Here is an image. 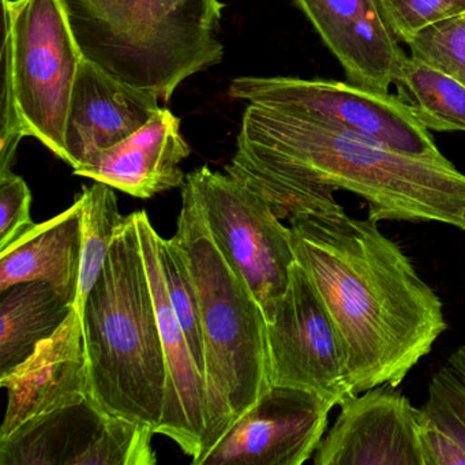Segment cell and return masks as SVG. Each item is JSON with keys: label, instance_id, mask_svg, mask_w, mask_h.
<instances>
[{"label": "cell", "instance_id": "6da1fadb", "mask_svg": "<svg viewBox=\"0 0 465 465\" xmlns=\"http://www.w3.org/2000/svg\"><path fill=\"white\" fill-rule=\"evenodd\" d=\"M288 223L296 261L347 351L353 391L399 388L448 328L440 296L372 217L348 216L334 203Z\"/></svg>", "mask_w": 465, "mask_h": 465}, {"label": "cell", "instance_id": "7a4b0ae2", "mask_svg": "<svg viewBox=\"0 0 465 465\" xmlns=\"http://www.w3.org/2000/svg\"><path fill=\"white\" fill-rule=\"evenodd\" d=\"M236 153L272 173L353 193L377 222L456 227L465 208V175L448 159L407 156L355 130L263 105H247Z\"/></svg>", "mask_w": 465, "mask_h": 465}, {"label": "cell", "instance_id": "3957f363", "mask_svg": "<svg viewBox=\"0 0 465 465\" xmlns=\"http://www.w3.org/2000/svg\"><path fill=\"white\" fill-rule=\"evenodd\" d=\"M94 404L127 420L162 423L167 361L134 213L116 230L80 312Z\"/></svg>", "mask_w": 465, "mask_h": 465}, {"label": "cell", "instance_id": "277c9868", "mask_svg": "<svg viewBox=\"0 0 465 465\" xmlns=\"http://www.w3.org/2000/svg\"><path fill=\"white\" fill-rule=\"evenodd\" d=\"M83 56L170 102L178 86L223 61L220 0H62Z\"/></svg>", "mask_w": 465, "mask_h": 465}, {"label": "cell", "instance_id": "5b68a950", "mask_svg": "<svg viewBox=\"0 0 465 465\" xmlns=\"http://www.w3.org/2000/svg\"><path fill=\"white\" fill-rule=\"evenodd\" d=\"M173 239L186 255L200 295L208 418L203 450L193 464L201 465L230 427L271 388L266 320L243 280L217 249L187 182Z\"/></svg>", "mask_w": 465, "mask_h": 465}, {"label": "cell", "instance_id": "8992f818", "mask_svg": "<svg viewBox=\"0 0 465 465\" xmlns=\"http://www.w3.org/2000/svg\"><path fill=\"white\" fill-rule=\"evenodd\" d=\"M0 173L12 171L23 138L59 159L73 86L84 56L62 0H4Z\"/></svg>", "mask_w": 465, "mask_h": 465}, {"label": "cell", "instance_id": "52a82bcc", "mask_svg": "<svg viewBox=\"0 0 465 465\" xmlns=\"http://www.w3.org/2000/svg\"><path fill=\"white\" fill-rule=\"evenodd\" d=\"M186 182L217 249L268 320L296 262L292 231L282 224L265 198L227 173L203 165L187 173Z\"/></svg>", "mask_w": 465, "mask_h": 465}, {"label": "cell", "instance_id": "ba28073f", "mask_svg": "<svg viewBox=\"0 0 465 465\" xmlns=\"http://www.w3.org/2000/svg\"><path fill=\"white\" fill-rule=\"evenodd\" d=\"M232 99L339 124L419 159L446 160L415 110L391 94L351 83L293 77H239L230 84Z\"/></svg>", "mask_w": 465, "mask_h": 465}, {"label": "cell", "instance_id": "9c48e42d", "mask_svg": "<svg viewBox=\"0 0 465 465\" xmlns=\"http://www.w3.org/2000/svg\"><path fill=\"white\" fill-rule=\"evenodd\" d=\"M266 341L271 385L312 391L334 407L355 393L339 331L298 261L266 320Z\"/></svg>", "mask_w": 465, "mask_h": 465}, {"label": "cell", "instance_id": "30bf717a", "mask_svg": "<svg viewBox=\"0 0 465 465\" xmlns=\"http://www.w3.org/2000/svg\"><path fill=\"white\" fill-rule=\"evenodd\" d=\"M153 427L110 415L89 397L0 440V465H153Z\"/></svg>", "mask_w": 465, "mask_h": 465}, {"label": "cell", "instance_id": "8fae6325", "mask_svg": "<svg viewBox=\"0 0 465 465\" xmlns=\"http://www.w3.org/2000/svg\"><path fill=\"white\" fill-rule=\"evenodd\" d=\"M314 453L317 465H427L426 413L394 386L351 393Z\"/></svg>", "mask_w": 465, "mask_h": 465}, {"label": "cell", "instance_id": "7c38bea8", "mask_svg": "<svg viewBox=\"0 0 465 465\" xmlns=\"http://www.w3.org/2000/svg\"><path fill=\"white\" fill-rule=\"evenodd\" d=\"M334 405L303 389L271 385L201 465H302L314 456Z\"/></svg>", "mask_w": 465, "mask_h": 465}, {"label": "cell", "instance_id": "4fadbf2b", "mask_svg": "<svg viewBox=\"0 0 465 465\" xmlns=\"http://www.w3.org/2000/svg\"><path fill=\"white\" fill-rule=\"evenodd\" d=\"M0 386L7 391L0 440L43 416L91 397L83 320L75 307L25 361L0 375Z\"/></svg>", "mask_w": 465, "mask_h": 465}, {"label": "cell", "instance_id": "5bb4252c", "mask_svg": "<svg viewBox=\"0 0 465 465\" xmlns=\"http://www.w3.org/2000/svg\"><path fill=\"white\" fill-rule=\"evenodd\" d=\"M134 217L167 361L164 413L156 434L167 435L195 460L203 450L208 418L205 378L193 358L186 334L168 296L157 250L159 233L145 211L134 212Z\"/></svg>", "mask_w": 465, "mask_h": 465}, {"label": "cell", "instance_id": "9a60e30c", "mask_svg": "<svg viewBox=\"0 0 465 465\" xmlns=\"http://www.w3.org/2000/svg\"><path fill=\"white\" fill-rule=\"evenodd\" d=\"M292 2L341 64L348 83L389 94L407 55L381 0Z\"/></svg>", "mask_w": 465, "mask_h": 465}, {"label": "cell", "instance_id": "2e32d148", "mask_svg": "<svg viewBox=\"0 0 465 465\" xmlns=\"http://www.w3.org/2000/svg\"><path fill=\"white\" fill-rule=\"evenodd\" d=\"M159 100L84 58L70 99L64 162L77 170L126 140L156 115Z\"/></svg>", "mask_w": 465, "mask_h": 465}, {"label": "cell", "instance_id": "e0dca14e", "mask_svg": "<svg viewBox=\"0 0 465 465\" xmlns=\"http://www.w3.org/2000/svg\"><path fill=\"white\" fill-rule=\"evenodd\" d=\"M190 154L181 133V119L168 108L126 140L100 152L74 175L102 182L137 198H151L183 187L186 175L179 164Z\"/></svg>", "mask_w": 465, "mask_h": 465}, {"label": "cell", "instance_id": "ac0fdd59", "mask_svg": "<svg viewBox=\"0 0 465 465\" xmlns=\"http://www.w3.org/2000/svg\"><path fill=\"white\" fill-rule=\"evenodd\" d=\"M81 203L36 224L0 252V291L25 282H45L74 304L80 285L83 228Z\"/></svg>", "mask_w": 465, "mask_h": 465}, {"label": "cell", "instance_id": "d6986e66", "mask_svg": "<svg viewBox=\"0 0 465 465\" xmlns=\"http://www.w3.org/2000/svg\"><path fill=\"white\" fill-rule=\"evenodd\" d=\"M74 307L45 282H18L0 291V375L25 361Z\"/></svg>", "mask_w": 465, "mask_h": 465}, {"label": "cell", "instance_id": "ffe728a7", "mask_svg": "<svg viewBox=\"0 0 465 465\" xmlns=\"http://www.w3.org/2000/svg\"><path fill=\"white\" fill-rule=\"evenodd\" d=\"M394 85L430 132H465V86L450 75L407 56Z\"/></svg>", "mask_w": 465, "mask_h": 465}, {"label": "cell", "instance_id": "44dd1931", "mask_svg": "<svg viewBox=\"0 0 465 465\" xmlns=\"http://www.w3.org/2000/svg\"><path fill=\"white\" fill-rule=\"evenodd\" d=\"M77 198L83 209V255L75 309L81 312L89 292L102 273L116 230L124 223V217L119 213L118 200L113 187L102 182L84 187Z\"/></svg>", "mask_w": 465, "mask_h": 465}, {"label": "cell", "instance_id": "7402d4cb", "mask_svg": "<svg viewBox=\"0 0 465 465\" xmlns=\"http://www.w3.org/2000/svg\"><path fill=\"white\" fill-rule=\"evenodd\" d=\"M157 250L160 268L173 312L186 334L198 370L205 378V345L201 321L200 295L192 269L187 262L186 255L173 238L164 239L159 235Z\"/></svg>", "mask_w": 465, "mask_h": 465}, {"label": "cell", "instance_id": "603a6c76", "mask_svg": "<svg viewBox=\"0 0 465 465\" xmlns=\"http://www.w3.org/2000/svg\"><path fill=\"white\" fill-rule=\"evenodd\" d=\"M421 410L465 450V345L432 375Z\"/></svg>", "mask_w": 465, "mask_h": 465}, {"label": "cell", "instance_id": "cb8c5ba5", "mask_svg": "<svg viewBox=\"0 0 465 465\" xmlns=\"http://www.w3.org/2000/svg\"><path fill=\"white\" fill-rule=\"evenodd\" d=\"M405 45L412 58L450 75L465 86V15L421 29Z\"/></svg>", "mask_w": 465, "mask_h": 465}, {"label": "cell", "instance_id": "d4e9b609", "mask_svg": "<svg viewBox=\"0 0 465 465\" xmlns=\"http://www.w3.org/2000/svg\"><path fill=\"white\" fill-rule=\"evenodd\" d=\"M394 35L407 43L421 29L465 15V0H381Z\"/></svg>", "mask_w": 465, "mask_h": 465}, {"label": "cell", "instance_id": "484cf974", "mask_svg": "<svg viewBox=\"0 0 465 465\" xmlns=\"http://www.w3.org/2000/svg\"><path fill=\"white\" fill-rule=\"evenodd\" d=\"M32 193L13 171L0 173V252L35 227L31 217Z\"/></svg>", "mask_w": 465, "mask_h": 465}, {"label": "cell", "instance_id": "4316f807", "mask_svg": "<svg viewBox=\"0 0 465 465\" xmlns=\"http://www.w3.org/2000/svg\"><path fill=\"white\" fill-rule=\"evenodd\" d=\"M423 438L427 465H465L464 449L429 418L426 419Z\"/></svg>", "mask_w": 465, "mask_h": 465}, {"label": "cell", "instance_id": "83f0119b", "mask_svg": "<svg viewBox=\"0 0 465 465\" xmlns=\"http://www.w3.org/2000/svg\"><path fill=\"white\" fill-rule=\"evenodd\" d=\"M457 228L460 230L465 231V208H462V211L460 212L459 220H457Z\"/></svg>", "mask_w": 465, "mask_h": 465}]
</instances>
